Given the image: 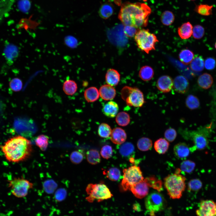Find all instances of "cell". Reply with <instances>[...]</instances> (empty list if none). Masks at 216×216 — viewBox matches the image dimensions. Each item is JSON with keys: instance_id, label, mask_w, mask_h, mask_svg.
<instances>
[{"instance_id": "cell-40", "label": "cell", "mask_w": 216, "mask_h": 216, "mask_svg": "<svg viewBox=\"0 0 216 216\" xmlns=\"http://www.w3.org/2000/svg\"><path fill=\"white\" fill-rule=\"evenodd\" d=\"M112 131L110 125L105 123H101L99 126L98 130L99 136L104 138L109 137L111 134Z\"/></svg>"}, {"instance_id": "cell-3", "label": "cell", "mask_w": 216, "mask_h": 216, "mask_svg": "<svg viewBox=\"0 0 216 216\" xmlns=\"http://www.w3.org/2000/svg\"><path fill=\"white\" fill-rule=\"evenodd\" d=\"M177 169L174 174L169 175L164 179V185L168 194L172 199H179L182 195L186 187V178L179 174Z\"/></svg>"}, {"instance_id": "cell-29", "label": "cell", "mask_w": 216, "mask_h": 216, "mask_svg": "<svg viewBox=\"0 0 216 216\" xmlns=\"http://www.w3.org/2000/svg\"><path fill=\"white\" fill-rule=\"evenodd\" d=\"M77 86L76 83L74 81L68 80L64 83L63 89L65 93L68 95H72L76 92Z\"/></svg>"}, {"instance_id": "cell-33", "label": "cell", "mask_w": 216, "mask_h": 216, "mask_svg": "<svg viewBox=\"0 0 216 216\" xmlns=\"http://www.w3.org/2000/svg\"><path fill=\"white\" fill-rule=\"evenodd\" d=\"M123 144L119 149L120 154L124 157H129L132 154L134 150V145L130 142H126Z\"/></svg>"}, {"instance_id": "cell-45", "label": "cell", "mask_w": 216, "mask_h": 216, "mask_svg": "<svg viewBox=\"0 0 216 216\" xmlns=\"http://www.w3.org/2000/svg\"><path fill=\"white\" fill-rule=\"evenodd\" d=\"M57 186V184L53 180H51L45 181L43 184V187L45 191L49 194L53 192Z\"/></svg>"}, {"instance_id": "cell-23", "label": "cell", "mask_w": 216, "mask_h": 216, "mask_svg": "<svg viewBox=\"0 0 216 216\" xmlns=\"http://www.w3.org/2000/svg\"><path fill=\"white\" fill-rule=\"evenodd\" d=\"M99 93L97 88L94 87L88 88L85 91L84 96L88 102H92L97 100L99 98Z\"/></svg>"}, {"instance_id": "cell-42", "label": "cell", "mask_w": 216, "mask_h": 216, "mask_svg": "<svg viewBox=\"0 0 216 216\" xmlns=\"http://www.w3.org/2000/svg\"><path fill=\"white\" fill-rule=\"evenodd\" d=\"M202 184L199 179H193L190 180L188 183V189L189 191H196L202 187Z\"/></svg>"}, {"instance_id": "cell-15", "label": "cell", "mask_w": 216, "mask_h": 216, "mask_svg": "<svg viewBox=\"0 0 216 216\" xmlns=\"http://www.w3.org/2000/svg\"><path fill=\"white\" fill-rule=\"evenodd\" d=\"M192 140L196 148L200 150L205 149L208 144L207 139L203 134L197 132H192Z\"/></svg>"}, {"instance_id": "cell-10", "label": "cell", "mask_w": 216, "mask_h": 216, "mask_svg": "<svg viewBox=\"0 0 216 216\" xmlns=\"http://www.w3.org/2000/svg\"><path fill=\"white\" fill-rule=\"evenodd\" d=\"M196 214L197 216H216V202L211 200H202Z\"/></svg>"}, {"instance_id": "cell-49", "label": "cell", "mask_w": 216, "mask_h": 216, "mask_svg": "<svg viewBox=\"0 0 216 216\" xmlns=\"http://www.w3.org/2000/svg\"><path fill=\"white\" fill-rule=\"evenodd\" d=\"M164 136L166 140L172 142L175 139L177 136V132L174 129L170 128L166 130Z\"/></svg>"}, {"instance_id": "cell-8", "label": "cell", "mask_w": 216, "mask_h": 216, "mask_svg": "<svg viewBox=\"0 0 216 216\" xmlns=\"http://www.w3.org/2000/svg\"><path fill=\"white\" fill-rule=\"evenodd\" d=\"M158 191L151 193L146 197L145 206L146 209L153 216L154 214L163 210L166 206V200Z\"/></svg>"}, {"instance_id": "cell-32", "label": "cell", "mask_w": 216, "mask_h": 216, "mask_svg": "<svg viewBox=\"0 0 216 216\" xmlns=\"http://www.w3.org/2000/svg\"><path fill=\"white\" fill-rule=\"evenodd\" d=\"M86 158L88 162L92 165L96 164L100 162V154L97 150L91 149L86 153Z\"/></svg>"}, {"instance_id": "cell-55", "label": "cell", "mask_w": 216, "mask_h": 216, "mask_svg": "<svg viewBox=\"0 0 216 216\" xmlns=\"http://www.w3.org/2000/svg\"><path fill=\"white\" fill-rule=\"evenodd\" d=\"M215 49H216V42H215Z\"/></svg>"}, {"instance_id": "cell-17", "label": "cell", "mask_w": 216, "mask_h": 216, "mask_svg": "<svg viewBox=\"0 0 216 216\" xmlns=\"http://www.w3.org/2000/svg\"><path fill=\"white\" fill-rule=\"evenodd\" d=\"M174 153L178 158L182 159L188 157L190 154V148L184 142H180L176 144L173 148Z\"/></svg>"}, {"instance_id": "cell-22", "label": "cell", "mask_w": 216, "mask_h": 216, "mask_svg": "<svg viewBox=\"0 0 216 216\" xmlns=\"http://www.w3.org/2000/svg\"><path fill=\"white\" fill-rule=\"evenodd\" d=\"M213 82V79L212 76L207 73H204L200 75L197 80L199 86L204 89L209 88Z\"/></svg>"}, {"instance_id": "cell-51", "label": "cell", "mask_w": 216, "mask_h": 216, "mask_svg": "<svg viewBox=\"0 0 216 216\" xmlns=\"http://www.w3.org/2000/svg\"><path fill=\"white\" fill-rule=\"evenodd\" d=\"M216 65L215 59L212 57L207 58L204 62L205 68L208 70H212L214 68Z\"/></svg>"}, {"instance_id": "cell-16", "label": "cell", "mask_w": 216, "mask_h": 216, "mask_svg": "<svg viewBox=\"0 0 216 216\" xmlns=\"http://www.w3.org/2000/svg\"><path fill=\"white\" fill-rule=\"evenodd\" d=\"M99 93L101 97L106 100L113 99L116 95L115 88L109 85H104L101 86L99 89Z\"/></svg>"}, {"instance_id": "cell-52", "label": "cell", "mask_w": 216, "mask_h": 216, "mask_svg": "<svg viewBox=\"0 0 216 216\" xmlns=\"http://www.w3.org/2000/svg\"><path fill=\"white\" fill-rule=\"evenodd\" d=\"M65 42L67 46L71 48L76 47L77 44V40L73 37L71 36L66 37Z\"/></svg>"}, {"instance_id": "cell-12", "label": "cell", "mask_w": 216, "mask_h": 216, "mask_svg": "<svg viewBox=\"0 0 216 216\" xmlns=\"http://www.w3.org/2000/svg\"><path fill=\"white\" fill-rule=\"evenodd\" d=\"M156 86L160 92L165 93L169 92L173 87V80L169 76H162L158 79Z\"/></svg>"}, {"instance_id": "cell-20", "label": "cell", "mask_w": 216, "mask_h": 216, "mask_svg": "<svg viewBox=\"0 0 216 216\" xmlns=\"http://www.w3.org/2000/svg\"><path fill=\"white\" fill-rule=\"evenodd\" d=\"M193 28V26L190 22L184 23L178 27V34L182 39H188L192 34Z\"/></svg>"}, {"instance_id": "cell-6", "label": "cell", "mask_w": 216, "mask_h": 216, "mask_svg": "<svg viewBox=\"0 0 216 216\" xmlns=\"http://www.w3.org/2000/svg\"><path fill=\"white\" fill-rule=\"evenodd\" d=\"M121 96L129 106L141 107L145 102L143 93L136 87L124 86L121 90Z\"/></svg>"}, {"instance_id": "cell-28", "label": "cell", "mask_w": 216, "mask_h": 216, "mask_svg": "<svg viewBox=\"0 0 216 216\" xmlns=\"http://www.w3.org/2000/svg\"><path fill=\"white\" fill-rule=\"evenodd\" d=\"M144 180L146 182L149 187L156 190L159 192L163 190L162 182L154 176H150Z\"/></svg>"}, {"instance_id": "cell-34", "label": "cell", "mask_w": 216, "mask_h": 216, "mask_svg": "<svg viewBox=\"0 0 216 216\" xmlns=\"http://www.w3.org/2000/svg\"><path fill=\"white\" fill-rule=\"evenodd\" d=\"M152 143V140L149 138L142 137L137 141V146L138 148L142 151H146L151 148Z\"/></svg>"}, {"instance_id": "cell-5", "label": "cell", "mask_w": 216, "mask_h": 216, "mask_svg": "<svg viewBox=\"0 0 216 216\" xmlns=\"http://www.w3.org/2000/svg\"><path fill=\"white\" fill-rule=\"evenodd\" d=\"M86 191L88 195L86 200L90 202L95 200L101 201L110 199L113 196L108 188L103 184H89L87 186Z\"/></svg>"}, {"instance_id": "cell-1", "label": "cell", "mask_w": 216, "mask_h": 216, "mask_svg": "<svg viewBox=\"0 0 216 216\" xmlns=\"http://www.w3.org/2000/svg\"><path fill=\"white\" fill-rule=\"evenodd\" d=\"M151 12V8L145 3L127 2L122 5L118 18L125 26L144 27L148 24Z\"/></svg>"}, {"instance_id": "cell-47", "label": "cell", "mask_w": 216, "mask_h": 216, "mask_svg": "<svg viewBox=\"0 0 216 216\" xmlns=\"http://www.w3.org/2000/svg\"><path fill=\"white\" fill-rule=\"evenodd\" d=\"M112 147L109 145H105L102 148L100 153L103 158L105 159H108L112 156Z\"/></svg>"}, {"instance_id": "cell-36", "label": "cell", "mask_w": 216, "mask_h": 216, "mask_svg": "<svg viewBox=\"0 0 216 216\" xmlns=\"http://www.w3.org/2000/svg\"><path fill=\"white\" fill-rule=\"evenodd\" d=\"M103 173L110 180L114 181L118 180L121 175L119 170L116 167L111 168L106 171H104Z\"/></svg>"}, {"instance_id": "cell-41", "label": "cell", "mask_w": 216, "mask_h": 216, "mask_svg": "<svg viewBox=\"0 0 216 216\" xmlns=\"http://www.w3.org/2000/svg\"><path fill=\"white\" fill-rule=\"evenodd\" d=\"M195 163L190 160H187L182 162L180 164L181 170L187 173H190L194 170Z\"/></svg>"}, {"instance_id": "cell-31", "label": "cell", "mask_w": 216, "mask_h": 216, "mask_svg": "<svg viewBox=\"0 0 216 216\" xmlns=\"http://www.w3.org/2000/svg\"><path fill=\"white\" fill-rule=\"evenodd\" d=\"M179 57L180 60L182 62L185 64H188L190 63L193 59L194 54L190 50L184 49L180 52Z\"/></svg>"}, {"instance_id": "cell-9", "label": "cell", "mask_w": 216, "mask_h": 216, "mask_svg": "<svg viewBox=\"0 0 216 216\" xmlns=\"http://www.w3.org/2000/svg\"><path fill=\"white\" fill-rule=\"evenodd\" d=\"M9 182V187L12 194L18 198L26 196L29 190L33 187L32 183L23 178H14Z\"/></svg>"}, {"instance_id": "cell-25", "label": "cell", "mask_w": 216, "mask_h": 216, "mask_svg": "<svg viewBox=\"0 0 216 216\" xmlns=\"http://www.w3.org/2000/svg\"><path fill=\"white\" fill-rule=\"evenodd\" d=\"M5 56L9 62H12L18 55V50L17 47L12 44L7 45L4 50Z\"/></svg>"}, {"instance_id": "cell-26", "label": "cell", "mask_w": 216, "mask_h": 216, "mask_svg": "<svg viewBox=\"0 0 216 216\" xmlns=\"http://www.w3.org/2000/svg\"><path fill=\"white\" fill-rule=\"evenodd\" d=\"M169 146L168 141L163 138L157 140L154 143L155 151L159 154H164L167 151Z\"/></svg>"}, {"instance_id": "cell-30", "label": "cell", "mask_w": 216, "mask_h": 216, "mask_svg": "<svg viewBox=\"0 0 216 216\" xmlns=\"http://www.w3.org/2000/svg\"><path fill=\"white\" fill-rule=\"evenodd\" d=\"M213 5L200 4L196 5L194 10L199 14L203 16H209L212 14Z\"/></svg>"}, {"instance_id": "cell-18", "label": "cell", "mask_w": 216, "mask_h": 216, "mask_svg": "<svg viewBox=\"0 0 216 216\" xmlns=\"http://www.w3.org/2000/svg\"><path fill=\"white\" fill-rule=\"evenodd\" d=\"M118 110V104L114 101H110L104 105L102 112L106 116L110 118H113L116 115Z\"/></svg>"}, {"instance_id": "cell-56", "label": "cell", "mask_w": 216, "mask_h": 216, "mask_svg": "<svg viewBox=\"0 0 216 216\" xmlns=\"http://www.w3.org/2000/svg\"><path fill=\"white\" fill-rule=\"evenodd\" d=\"M189 0L191 1H195L196 0Z\"/></svg>"}, {"instance_id": "cell-50", "label": "cell", "mask_w": 216, "mask_h": 216, "mask_svg": "<svg viewBox=\"0 0 216 216\" xmlns=\"http://www.w3.org/2000/svg\"><path fill=\"white\" fill-rule=\"evenodd\" d=\"M136 28L132 26H125L123 28V32L126 36L132 37L135 36L137 32Z\"/></svg>"}, {"instance_id": "cell-43", "label": "cell", "mask_w": 216, "mask_h": 216, "mask_svg": "<svg viewBox=\"0 0 216 216\" xmlns=\"http://www.w3.org/2000/svg\"><path fill=\"white\" fill-rule=\"evenodd\" d=\"M70 159L73 164H77L80 163L83 159V155L80 151H75L72 152L70 155Z\"/></svg>"}, {"instance_id": "cell-27", "label": "cell", "mask_w": 216, "mask_h": 216, "mask_svg": "<svg viewBox=\"0 0 216 216\" xmlns=\"http://www.w3.org/2000/svg\"><path fill=\"white\" fill-rule=\"evenodd\" d=\"M139 75L140 78L143 80L146 81H148L153 77L154 71L152 67L146 65L141 68Z\"/></svg>"}, {"instance_id": "cell-39", "label": "cell", "mask_w": 216, "mask_h": 216, "mask_svg": "<svg viewBox=\"0 0 216 216\" xmlns=\"http://www.w3.org/2000/svg\"><path fill=\"white\" fill-rule=\"evenodd\" d=\"M48 137L44 134L38 136L36 139L35 142L36 145L42 151H45L47 149L49 142Z\"/></svg>"}, {"instance_id": "cell-7", "label": "cell", "mask_w": 216, "mask_h": 216, "mask_svg": "<svg viewBox=\"0 0 216 216\" xmlns=\"http://www.w3.org/2000/svg\"><path fill=\"white\" fill-rule=\"evenodd\" d=\"M123 178L121 185L123 190H130V187L143 180L144 178L140 167L136 166H131L123 170Z\"/></svg>"}, {"instance_id": "cell-24", "label": "cell", "mask_w": 216, "mask_h": 216, "mask_svg": "<svg viewBox=\"0 0 216 216\" xmlns=\"http://www.w3.org/2000/svg\"><path fill=\"white\" fill-rule=\"evenodd\" d=\"M190 66L191 69L194 71H202L205 66L203 58L201 56L196 55L190 62Z\"/></svg>"}, {"instance_id": "cell-44", "label": "cell", "mask_w": 216, "mask_h": 216, "mask_svg": "<svg viewBox=\"0 0 216 216\" xmlns=\"http://www.w3.org/2000/svg\"><path fill=\"white\" fill-rule=\"evenodd\" d=\"M204 28L200 25H196L193 28L192 34L193 37L195 39H201L204 36Z\"/></svg>"}, {"instance_id": "cell-11", "label": "cell", "mask_w": 216, "mask_h": 216, "mask_svg": "<svg viewBox=\"0 0 216 216\" xmlns=\"http://www.w3.org/2000/svg\"><path fill=\"white\" fill-rule=\"evenodd\" d=\"M148 184L143 179L131 186L129 190L135 197L139 199H142L148 195Z\"/></svg>"}, {"instance_id": "cell-38", "label": "cell", "mask_w": 216, "mask_h": 216, "mask_svg": "<svg viewBox=\"0 0 216 216\" xmlns=\"http://www.w3.org/2000/svg\"><path fill=\"white\" fill-rule=\"evenodd\" d=\"M116 120L119 125L125 126L127 125L130 123V118L129 115L124 112H119L117 115Z\"/></svg>"}, {"instance_id": "cell-53", "label": "cell", "mask_w": 216, "mask_h": 216, "mask_svg": "<svg viewBox=\"0 0 216 216\" xmlns=\"http://www.w3.org/2000/svg\"><path fill=\"white\" fill-rule=\"evenodd\" d=\"M66 195V191L63 188L58 190L55 194V198L58 200H62L64 198Z\"/></svg>"}, {"instance_id": "cell-13", "label": "cell", "mask_w": 216, "mask_h": 216, "mask_svg": "<svg viewBox=\"0 0 216 216\" xmlns=\"http://www.w3.org/2000/svg\"><path fill=\"white\" fill-rule=\"evenodd\" d=\"M173 87L176 92L184 94L186 93L189 89V83L185 77L182 75H178L174 79Z\"/></svg>"}, {"instance_id": "cell-54", "label": "cell", "mask_w": 216, "mask_h": 216, "mask_svg": "<svg viewBox=\"0 0 216 216\" xmlns=\"http://www.w3.org/2000/svg\"><path fill=\"white\" fill-rule=\"evenodd\" d=\"M142 0L144 2H146L147 1V0Z\"/></svg>"}, {"instance_id": "cell-14", "label": "cell", "mask_w": 216, "mask_h": 216, "mask_svg": "<svg viewBox=\"0 0 216 216\" xmlns=\"http://www.w3.org/2000/svg\"><path fill=\"white\" fill-rule=\"evenodd\" d=\"M127 138L126 134L125 131L120 128H114L110 135V140L114 143L120 145L123 143Z\"/></svg>"}, {"instance_id": "cell-4", "label": "cell", "mask_w": 216, "mask_h": 216, "mask_svg": "<svg viewBox=\"0 0 216 216\" xmlns=\"http://www.w3.org/2000/svg\"><path fill=\"white\" fill-rule=\"evenodd\" d=\"M134 40L138 48L148 54L155 50L156 43L158 41L154 34L150 33L148 29H144L137 31Z\"/></svg>"}, {"instance_id": "cell-35", "label": "cell", "mask_w": 216, "mask_h": 216, "mask_svg": "<svg viewBox=\"0 0 216 216\" xmlns=\"http://www.w3.org/2000/svg\"><path fill=\"white\" fill-rule=\"evenodd\" d=\"M185 104L188 108L191 110H194L199 107L200 102L197 97L193 94H190L186 99Z\"/></svg>"}, {"instance_id": "cell-37", "label": "cell", "mask_w": 216, "mask_h": 216, "mask_svg": "<svg viewBox=\"0 0 216 216\" xmlns=\"http://www.w3.org/2000/svg\"><path fill=\"white\" fill-rule=\"evenodd\" d=\"M175 20V16L171 11L166 10L161 14L160 20L162 23L164 25L168 26L172 24Z\"/></svg>"}, {"instance_id": "cell-48", "label": "cell", "mask_w": 216, "mask_h": 216, "mask_svg": "<svg viewBox=\"0 0 216 216\" xmlns=\"http://www.w3.org/2000/svg\"><path fill=\"white\" fill-rule=\"evenodd\" d=\"M17 6L21 11L27 13L30 8L31 3L28 0H19L17 3Z\"/></svg>"}, {"instance_id": "cell-2", "label": "cell", "mask_w": 216, "mask_h": 216, "mask_svg": "<svg viewBox=\"0 0 216 216\" xmlns=\"http://www.w3.org/2000/svg\"><path fill=\"white\" fill-rule=\"evenodd\" d=\"M2 149L8 161L16 163L26 160L33 152L31 141L20 135L8 140L2 146Z\"/></svg>"}, {"instance_id": "cell-46", "label": "cell", "mask_w": 216, "mask_h": 216, "mask_svg": "<svg viewBox=\"0 0 216 216\" xmlns=\"http://www.w3.org/2000/svg\"><path fill=\"white\" fill-rule=\"evenodd\" d=\"M10 87L14 91L18 92L20 91L22 87V83L20 79L15 78L13 79L10 82Z\"/></svg>"}, {"instance_id": "cell-19", "label": "cell", "mask_w": 216, "mask_h": 216, "mask_svg": "<svg viewBox=\"0 0 216 216\" xmlns=\"http://www.w3.org/2000/svg\"><path fill=\"white\" fill-rule=\"evenodd\" d=\"M105 80L106 83L111 86L117 85L120 80V75L118 71L113 69L108 70L106 74Z\"/></svg>"}, {"instance_id": "cell-21", "label": "cell", "mask_w": 216, "mask_h": 216, "mask_svg": "<svg viewBox=\"0 0 216 216\" xmlns=\"http://www.w3.org/2000/svg\"><path fill=\"white\" fill-rule=\"evenodd\" d=\"M114 11V8L112 4L110 2H106L101 6L98 13L101 17L106 19L112 16Z\"/></svg>"}]
</instances>
